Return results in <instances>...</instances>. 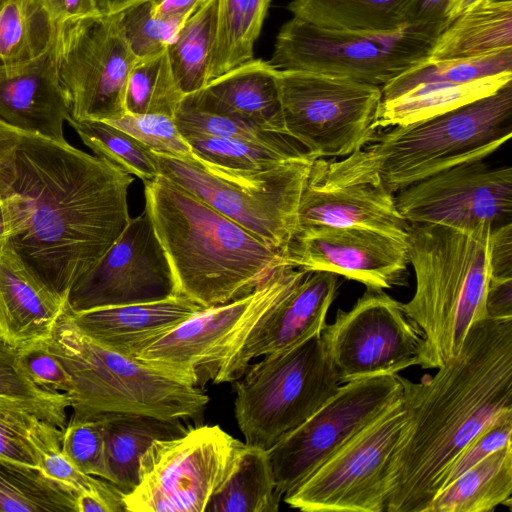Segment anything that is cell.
I'll use <instances>...</instances> for the list:
<instances>
[{
  "label": "cell",
  "mask_w": 512,
  "mask_h": 512,
  "mask_svg": "<svg viewBox=\"0 0 512 512\" xmlns=\"http://www.w3.org/2000/svg\"><path fill=\"white\" fill-rule=\"evenodd\" d=\"M168 257L148 212L131 218L101 257L69 290L71 312L144 303L177 295Z\"/></svg>",
  "instance_id": "obj_18"
},
{
  "label": "cell",
  "mask_w": 512,
  "mask_h": 512,
  "mask_svg": "<svg viewBox=\"0 0 512 512\" xmlns=\"http://www.w3.org/2000/svg\"><path fill=\"white\" fill-rule=\"evenodd\" d=\"M237 442L219 425L155 440L140 460L136 487L124 495L126 512H204Z\"/></svg>",
  "instance_id": "obj_13"
},
{
  "label": "cell",
  "mask_w": 512,
  "mask_h": 512,
  "mask_svg": "<svg viewBox=\"0 0 512 512\" xmlns=\"http://www.w3.org/2000/svg\"><path fill=\"white\" fill-rule=\"evenodd\" d=\"M281 499L267 450L238 440L204 512H277Z\"/></svg>",
  "instance_id": "obj_26"
},
{
  "label": "cell",
  "mask_w": 512,
  "mask_h": 512,
  "mask_svg": "<svg viewBox=\"0 0 512 512\" xmlns=\"http://www.w3.org/2000/svg\"><path fill=\"white\" fill-rule=\"evenodd\" d=\"M418 382L399 376L407 422L392 455L385 512H425L469 442L512 410V320L474 323L459 354Z\"/></svg>",
  "instance_id": "obj_2"
},
{
  "label": "cell",
  "mask_w": 512,
  "mask_h": 512,
  "mask_svg": "<svg viewBox=\"0 0 512 512\" xmlns=\"http://www.w3.org/2000/svg\"><path fill=\"white\" fill-rule=\"evenodd\" d=\"M299 231L313 227H362L407 241L410 223L394 194L381 185L320 184L307 180L298 209Z\"/></svg>",
  "instance_id": "obj_21"
},
{
  "label": "cell",
  "mask_w": 512,
  "mask_h": 512,
  "mask_svg": "<svg viewBox=\"0 0 512 512\" xmlns=\"http://www.w3.org/2000/svg\"><path fill=\"white\" fill-rule=\"evenodd\" d=\"M398 212L409 223L469 230L512 223V168L484 160L461 163L394 194Z\"/></svg>",
  "instance_id": "obj_17"
},
{
  "label": "cell",
  "mask_w": 512,
  "mask_h": 512,
  "mask_svg": "<svg viewBox=\"0 0 512 512\" xmlns=\"http://www.w3.org/2000/svg\"><path fill=\"white\" fill-rule=\"evenodd\" d=\"M17 352L23 370L34 384L55 394L68 396L71 393V378L56 355L49 349L46 340L30 344Z\"/></svg>",
  "instance_id": "obj_48"
},
{
  "label": "cell",
  "mask_w": 512,
  "mask_h": 512,
  "mask_svg": "<svg viewBox=\"0 0 512 512\" xmlns=\"http://www.w3.org/2000/svg\"><path fill=\"white\" fill-rule=\"evenodd\" d=\"M56 23L38 0L0 1V70H16L44 56Z\"/></svg>",
  "instance_id": "obj_32"
},
{
  "label": "cell",
  "mask_w": 512,
  "mask_h": 512,
  "mask_svg": "<svg viewBox=\"0 0 512 512\" xmlns=\"http://www.w3.org/2000/svg\"><path fill=\"white\" fill-rule=\"evenodd\" d=\"M105 122L128 133L155 153L180 159H192L196 156L173 117L125 112L120 118Z\"/></svg>",
  "instance_id": "obj_46"
},
{
  "label": "cell",
  "mask_w": 512,
  "mask_h": 512,
  "mask_svg": "<svg viewBox=\"0 0 512 512\" xmlns=\"http://www.w3.org/2000/svg\"><path fill=\"white\" fill-rule=\"evenodd\" d=\"M512 443L441 489L425 512H491L512 504Z\"/></svg>",
  "instance_id": "obj_29"
},
{
  "label": "cell",
  "mask_w": 512,
  "mask_h": 512,
  "mask_svg": "<svg viewBox=\"0 0 512 512\" xmlns=\"http://www.w3.org/2000/svg\"><path fill=\"white\" fill-rule=\"evenodd\" d=\"M38 418L46 420L35 406L0 396L1 461L39 469L29 439V431Z\"/></svg>",
  "instance_id": "obj_45"
},
{
  "label": "cell",
  "mask_w": 512,
  "mask_h": 512,
  "mask_svg": "<svg viewBox=\"0 0 512 512\" xmlns=\"http://www.w3.org/2000/svg\"><path fill=\"white\" fill-rule=\"evenodd\" d=\"M286 134L315 159L346 157L376 132L381 87L321 73L278 70Z\"/></svg>",
  "instance_id": "obj_11"
},
{
  "label": "cell",
  "mask_w": 512,
  "mask_h": 512,
  "mask_svg": "<svg viewBox=\"0 0 512 512\" xmlns=\"http://www.w3.org/2000/svg\"><path fill=\"white\" fill-rule=\"evenodd\" d=\"M202 309L189 298L177 294L158 301L71 312V316L78 328L93 341L135 358Z\"/></svg>",
  "instance_id": "obj_22"
},
{
  "label": "cell",
  "mask_w": 512,
  "mask_h": 512,
  "mask_svg": "<svg viewBox=\"0 0 512 512\" xmlns=\"http://www.w3.org/2000/svg\"><path fill=\"white\" fill-rule=\"evenodd\" d=\"M191 13L169 17L158 16L153 12L150 0H142L116 14L119 16L129 47L139 58L163 51L173 41Z\"/></svg>",
  "instance_id": "obj_43"
},
{
  "label": "cell",
  "mask_w": 512,
  "mask_h": 512,
  "mask_svg": "<svg viewBox=\"0 0 512 512\" xmlns=\"http://www.w3.org/2000/svg\"><path fill=\"white\" fill-rule=\"evenodd\" d=\"M185 138L198 158L233 169H266L286 159L302 156L233 138L209 135H189Z\"/></svg>",
  "instance_id": "obj_41"
},
{
  "label": "cell",
  "mask_w": 512,
  "mask_h": 512,
  "mask_svg": "<svg viewBox=\"0 0 512 512\" xmlns=\"http://www.w3.org/2000/svg\"><path fill=\"white\" fill-rule=\"evenodd\" d=\"M203 0H150L153 12L169 17L191 13Z\"/></svg>",
  "instance_id": "obj_53"
},
{
  "label": "cell",
  "mask_w": 512,
  "mask_h": 512,
  "mask_svg": "<svg viewBox=\"0 0 512 512\" xmlns=\"http://www.w3.org/2000/svg\"><path fill=\"white\" fill-rule=\"evenodd\" d=\"M482 1L483 0H450L447 13L448 23L462 12L477 5Z\"/></svg>",
  "instance_id": "obj_55"
},
{
  "label": "cell",
  "mask_w": 512,
  "mask_h": 512,
  "mask_svg": "<svg viewBox=\"0 0 512 512\" xmlns=\"http://www.w3.org/2000/svg\"><path fill=\"white\" fill-rule=\"evenodd\" d=\"M321 338L341 384L420 366L425 342L404 303L373 288L339 309Z\"/></svg>",
  "instance_id": "obj_16"
},
{
  "label": "cell",
  "mask_w": 512,
  "mask_h": 512,
  "mask_svg": "<svg viewBox=\"0 0 512 512\" xmlns=\"http://www.w3.org/2000/svg\"><path fill=\"white\" fill-rule=\"evenodd\" d=\"M67 122L96 156L111 161L144 183L160 175L151 151L123 130L105 121H77L69 117Z\"/></svg>",
  "instance_id": "obj_39"
},
{
  "label": "cell",
  "mask_w": 512,
  "mask_h": 512,
  "mask_svg": "<svg viewBox=\"0 0 512 512\" xmlns=\"http://www.w3.org/2000/svg\"><path fill=\"white\" fill-rule=\"evenodd\" d=\"M76 496L39 469L0 460V511L77 512Z\"/></svg>",
  "instance_id": "obj_36"
},
{
  "label": "cell",
  "mask_w": 512,
  "mask_h": 512,
  "mask_svg": "<svg viewBox=\"0 0 512 512\" xmlns=\"http://www.w3.org/2000/svg\"><path fill=\"white\" fill-rule=\"evenodd\" d=\"M160 175L285 255L299 231L298 209L315 158L286 159L272 167L241 170L195 156L180 159L151 151Z\"/></svg>",
  "instance_id": "obj_7"
},
{
  "label": "cell",
  "mask_w": 512,
  "mask_h": 512,
  "mask_svg": "<svg viewBox=\"0 0 512 512\" xmlns=\"http://www.w3.org/2000/svg\"><path fill=\"white\" fill-rule=\"evenodd\" d=\"M483 1H489V2H510L512 0H483Z\"/></svg>",
  "instance_id": "obj_57"
},
{
  "label": "cell",
  "mask_w": 512,
  "mask_h": 512,
  "mask_svg": "<svg viewBox=\"0 0 512 512\" xmlns=\"http://www.w3.org/2000/svg\"><path fill=\"white\" fill-rule=\"evenodd\" d=\"M512 48V1H482L438 35L428 61L467 58Z\"/></svg>",
  "instance_id": "obj_28"
},
{
  "label": "cell",
  "mask_w": 512,
  "mask_h": 512,
  "mask_svg": "<svg viewBox=\"0 0 512 512\" xmlns=\"http://www.w3.org/2000/svg\"><path fill=\"white\" fill-rule=\"evenodd\" d=\"M340 385L321 335L249 364L234 384L235 418L245 443L269 450Z\"/></svg>",
  "instance_id": "obj_8"
},
{
  "label": "cell",
  "mask_w": 512,
  "mask_h": 512,
  "mask_svg": "<svg viewBox=\"0 0 512 512\" xmlns=\"http://www.w3.org/2000/svg\"><path fill=\"white\" fill-rule=\"evenodd\" d=\"M182 103L194 109L239 119L286 134L277 84V69L251 59L212 79ZM288 136V135H287Z\"/></svg>",
  "instance_id": "obj_25"
},
{
  "label": "cell",
  "mask_w": 512,
  "mask_h": 512,
  "mask_svg": "<svg viewBox=\"0 0 512 512\" xmlns=\"http://www.w3.org/2000/svg\"><path fill=\"white\" fill-rule=\"evenodd\" d=\"M166 48L159 53L137 58L127 80L124 97L126 112L163 114L174 118L185 96L173 76Z\"/></svg>",
  "instance_id": "obj_38"
},
{
  "label": "cell",
  "mask_w": 512,
  "mask_h": 512,
  "mask_svg": "<svg viewBox=\"0 0 512 512\" xmlns=\"http://www.w3.org/2000/svg\"><path fill=\"white\" fill-rule=\"evenodd\" d=\"M142 0H96L98 9L102 14H116Z\"/></svg>",
  "instance_id": "obj_54"
},
{
  "label": "cell",
  "mask_w": 512,
  "mask_h": 512,
  "mask_svg": "<svg viewBox=\"0 0 512 512\" xmlns=\"http://www.w3.org/2000/svg\"><path fill=\"white\" fill-rule=\"evenodd\" d=\"M503 73H512V48L475 57L426 61L382 86V100L395 98L422 84H461Z\"/></svg>",
  "instance_id": "obj_37"
},
{
  "label": "cell",
  "mask_w": 512,
  "mask_h": 512,
  "mask_svg": "<svg viewBox=\"0 0 512 512\" xmlns=\"http://www.w3.org/2000/svg\"><path fill=\"white\" fill-rule=\"evenodd\" d=\"M73 416L61 433L64 453L83 473L111 482L102 418Z\"/></svg>",
  "instance_id": "obj_44"
},
{
  "label": "cell",
  "mask_w": 512,
  "mask_h": 512,
  "mask_svg": "<svg viewBox=\"0 0 512 512\" xmlns=\"http://www.w3.org/2000/svg\"><path fill=\"white\" fill-rule=\"evenodd\" d=\"M407 422L401 399L291 492V508L305 512H385L392 455Z\"/></svg>",
  "instance_id": "obj_14"
},
{
  "label": "cell",
  "mask_w": 512,
  "mask_h": 512,
  "mask_svg": "<svg viewBox=\"0 0 512 512\" xmlns=\"http://www.w3.org/2000/svg\"><path fill=\"white\" fill-rule=\"evenodd\" d=\"M413 0H291L288 11L312 25L348 31L392 32L406 26Z\"/></svg>",
  "instance_id": "obj_31"
},
{
  "label": "cell",
  "mask_w": 512,
  "mask_h": 512,
  "mask_svg": "<svg viewBox=\"0 0 512 512\" xmlns=\"http://www.w3.org/2000/svg\"><path fill=\"white\" fill-rule=\"evenodd\" d=\"M62 429L38 418L29 431L39 470L48 478L64 485L76 494H92L126 512L124 493L110 481L80 471L66 456L61 446Z\"/></svg>",
  "instance_id": "obj_35"
},
{
  "label": "cell",
  "mask_w": 512,
  "mask_h": 512,
  "mask_svg": "<svg viewBox=\"0 0 512 512\" xmlns=\"http://www.w3.org/2000/svg\"><path fill=\"white\" fill-rule=\"evenodd\" d=\"M0 396L35 406L44 418L63 429L70 400L66 394L45 391L34 384L23 370L16 349L0 343Z\"/></svg>",
  "instance_id": "obj_42"
},
{
  "label": "cell",
  "mask_w": 512,
  "mask_h": 512,
  "mask_svg": "<svg viewBox=\"0 0 512 512\" xmlns=\"http://www.w3.org/2000/svg\"><path fill=\"white\" fill-rule=\"evenodd\" d=\"M134 176L111 161L0 120V206L7 245L66 300L131 217Z\"/></svg>",
  "instance_id": "obj_1"
},
{
  "label": "cell",
  "mask_w": 512,
  "mask_h": 512,
  "mask_svg": "<svg viewBox=\"0 0 512 512\" xmlns=\"http://www.w3.org/2000/svg\"><path fill=\"white\" fill-rule=\"evenodd\" d=\"M144 198L177 293L203 308L247 296L289 265L285 255L162 175L144 183Z\"/></svg>",
  "instance_id": "obj_3"
},
{
  "label": "cell",
  "mask_w": 512,
  "mask_h": 512,
  "mask_svg": "<svg viewBox=\"0 0 512 512\" xmlns=\"http://www.w3.org/2000/svg\"><path fill=\"white\" fill-rule=\"evenodd\" d=\"M0 343H3V342L0 340Z\"/></svg>",
  "instance_id": "obj_58"
},
{
  "label": "cell",
  "mask_w": 512,
  "mask_h": 512,
  "mask_svg": "<svg viewBox=\"0 0 512 512\" xmlns=\"http://www.w3.org/2000/svg\"><path fill=\"white\" fill-rule=\"evenodd\" d=\"M7 244V227L2 208L0 206V253Z\"/></svg>",
  "instance_id": "obj_56"
},
{
  "label": "cell",
  "mask_w": 512,
  "mask_h": 512,
  "mask_svg": "<svg viewBox=\"0 0 512 512\" xmlns=\"http://www.w3.org/2000/svg\"><path fill=\"white\" fill-rule=\"evenodd\" d=\"M402 397L398 374L341 384L311 417L267 450L277 492L294 490Z\"/></svg>",
  "instance_id": "obj_15"
},
{
  "label": "cell",
  "mask_w": 512,
  "mask_h": 512,
  "mask_svg": "<svg viewBox=\"0 0 512 512\" xmlns=\"http://www.w3.org/2000/svg\"><path fill=\"white\" fill-rule=\"evenodd\" d=\"M270 3L271 0H219L210 81L253 59L254 44Z\"/></svg>",
  "instance_id": "obj_34"
},
{
  "label": "cell",
  "mask_w": 512,
  "mask_h": 512,
  "mask_svg": "<svg viewBox=\"0 0 512 512\" xmlns=\"http://www.w3.org/2000/svg\"><path fill=\"white\" fill-rule=\"evenodd\" d=\"M512 73H503L468 83L419 85L392 99L382 100L375 127L385 129L426 120L486 97L508 82Z\"/></svg>",
  "instance_id": "obj_30"
},
{
  "label": "cell",
  "mask_w": 512,
  "mask_h": 512,
  "mask_svg": "<svg viewBox=\"0 0 512 512\" xmlns=\"http://www.w3.org/2000/svg\"><path fill=\"white\" fill-rule=\"evenodd\" d=\"M57 24L63 20L100 14L96 0H38Z\"/></svg>",
  "instance_id": "obj_52"
},
{
  "label": "cell",
  "mask_w": 512,
  "mask_h": 512,
  "mask_svg": "<svg viewBox=\"0 0 512 512\" xmlns=\"http://www.w3.org/2000/svg\"><path fill=\"white\" fill-rule=\"evenodd\" d=\"M290 266L326 271L390 289L407 280V241L362 227H313L298 231L285 253Z\"/></svg>",
  "instance_id": "obj_19"
},
{
  "label": "cell",
  "mask_w": 512,
  "mask_h": 512,
  "mask_svg": "<svg viewBox=\"0 0 512 512\" xmlns=\"http://www.w3.org/2000/svg\"><path fill=\"white\" fill-rule=\"evenodd\" d=\"M54 53L70 118L109 121L126 112L127 80L138 57L124 37L118 14L57 23Z\"/></svg>",
  "instance_id": "obj_12"
},
{
  "label": "cell",
  "mask_w": 512,
  "mask_h": 512,
  "mask_svg": "<svg viewBox=\"0 0 512 512\" xmlns=\"http://www.w3.org/2000/svg\"><path fill=\"white\" fill-rule=\"evenodd\" d=\"M72 381L74 415L139 414L168 420H197L209 397L197 386L106 348L75 324L67 305L46 339Z\"/></svg>",
  "instance_id": "obj_6"
},
{
  "label": "cell",
  "mask_w": 512,
  "mask_h": 512,
  "mask_svg": "<svg viewBox=\"0 0 512 512\" xmlns=\"http://www.w3.org/2000/svg\"><path fill=\"white\" fill-rule=\"evenodd\" d=\"M509 443H512V410L501 413L469 442L446 471L442 489Z\"/></svg>",
  "instance_id": "obj_47"
},
{
  "label": "cell",
  "mask_w": 512,
  "mask_h": 512,
  "mask_svg": "<svg viewBox=\"0 0 512 512\" xmlns=\"http://www.w3.org/2000/svg\"><path fill=\"white\" fill-rule=\"evenodd\" d=\"M488 248L491 277L512 278V223L490 229Z\"/></svg>",
  "instance_id": "obj_50"
},
{
  "label": "cell",
  "mask_w": 512,
  "mask_h": 512,
  "mask_svg": "<svg viewBox=\"0 0 512 512\" xmlns=\"http://www.w3.org/2000/svg\"><path fill=\"white\" fill-rule=\"evenodd\" d=\"M101 418L111 483L124 494L136 487L140 460L151 443L180 436L190 427L183 420L139 414H112Z\"/></svg>",
  "instance_id": "obj_27"
},
{
  "label": "cell",
  "mask_w": 512,
  "mask_h": 512,
  "mask_svg": "<svg viewBox=\"0 0 512 512\" xmlns=\"http://www.w3.org/2000/svg\"><path fill=\"white\" fill-rule=\"evenodd\" d=\"M449 3L450 0H413L406 25L439 35L448 24Z\"/></svg>",
  "instance_id": "obj_49"
},
{
  "label": "cell",
  "mask_w": 512,
  "mask_h": 512,
  "mask_svg": "<svg viewBox=\"0 0 512 512\" xmlns=\"http://www.w3.org/2000/svg\"><path fill=\"white\" fill-rule=\"evenodd\" d=\"M337 289L338 275L326 271L307 272L293 291L253 330L223 371L219 383L237 380L250 361L257 357L295 347L321 335Z\"/></svg>",
  "instance_id": "obj_20"
},
{
  "label": "cell",
  "mask_w": 512,
  "mask_h": 512,
  "mask_svg": "<svg viewBox=\"0 0 512 512\" xmlns=\"http://www.w3.org/2000/svg\"><path fill=\"white\" fill-rule=\"evenodd\" d=\"M512 136V81L447 113L377 131L342 160L313 161L320 184L366 183L399 190L452 166L484 160Z\"/></svg>",
  "instance_id": "obj_4"
},
{
  "label": "cell",
  "mask_w": 512,
  "mask_h": 512,
  "mask_svg": "<svg viewBox=\"0 0 512 512\" xmlns=\"http://www.w3.org/2000/svg\"><path fill=\"white\" fill-rule=\"evenodd\" d=\"M174 120L184 137L209 135L233 138L263 144L296 155L309 154L300 143L285 134L265 130L232 117L200 111L182 102L174 115Z\"/></svg>",
  "instance_id": "obj_40"
},
{
  "label": "cell",
  "mask_w": 512,
  "mask_h": 512,
  "mask_svg": "<svg viewBox=\"0 0 512 512\" xmlns=\"http://www.w3.org/2000/svg\"><path fill=\"white\" fill-rule=\"evenodd\" d=\"M66 307L6 244L0 253V340L19 350L48 339Z\"/></svg>",
  "instance_id": "obj_24"
},
{
  "label": "cell",
  "mask_w": 512,
  "mask_h": 512,
  "mask_svg": "<svg viewBox=\"0 0 512 512\" xmlns=\"http://www.w3.org/2000/svg\"><path fill=\"white\" fill-rule=\"evenodd\" d=\"M1 1V0H0Z\"/></svg>",
  "instance_id": "obj_59"
},
{
  "label": "cell",
  "mask_w": 512,
  "mask_h": 512,
  "mask_svg": "<svg viewBox=\"0 0 512 512\" xmlns=\"http://www.w3.org/2000/svg\"><path fill=\"white\" fill-rule=\"evenodd\" d=\"M438 35L414 26L392 32L322 28L297 18L276 36L268 61L278 70H298L384 86L429 60Z\"/></svg>",
  "instance_id": "obj_10"
},
{
  "label": "cell",
  "mask_w": 512,
  "mask_h": 512,
  "mask_svg": "<svg viewBox=\"0 0 512 512\" xmlns=\"http://www.w3.org/2000/svg\"><path fill=\"white\" fill-rule=\"evenodd\" d=\"M306 271L281 267L251 294L204 308L135 359L200 388L220 377L253 330L293 291Z\"/></svg>",
  "instance_id": "obj_9"
},
{
  "label": "cell",
  "mask_w": 512,
  "mask_h": 512,
  "mask_svg": "<svg viewBox=\"0 0 512 512\" xmlns=\"http://www.w3.org/2000/svg\"><path fill=\"white\" fill-rule=\"evenodd\" d=\"M486 319L512 320V278L490 277L485 295Z\"/></svg>",
  "instance_id": "obj_51"
},
{
  "label": "cell",
  "mask_w": 512,
  "mask_h": 512,
  "mask_svg": "<svg viewBox=\"0 0 512 512\" xmlns=\"http://www.w3.org/2000/svg\"><path fill=\"white\" fill-rule=\"evenodd\" d=\"M219 0H203L186 18L167 54L173 76L184 96L210 81Z\"/></svg>",
  "instance_id": "obj_33"
},
{
  "label": "cell",
  "mask_w": 512,
  "mask_h": 512,
  "mask_svg": "<svg viewBox=\"0 0 512 512\" xmlns=\"http://www.w3.org/2000/svg\"><path fill=\"white\" fill-rule=\"evenodd\" d=\"M490 229L410 223L407 254L416 287L404 309L424 335L422 369L457 356L470 327L486 319Z\"/></svg>",
  "instance_id": "obj_5"
},
{
  "label": "cell",
  "mask_w": 512,
  "mask_h": 512,
  "mask_svg": "<svg viewBox=\"0 0 512 512\" xmlns=\"http://www.w3.org/2000/svg\"><path fill=\"white\" fill-rule=\"evenodd\" d=\"M54 46L41 58L16 70H0V120L17 129L66 141L69 118Z\"/></svg>",
  "instance_id": "obj_23"
}]
</instances>
